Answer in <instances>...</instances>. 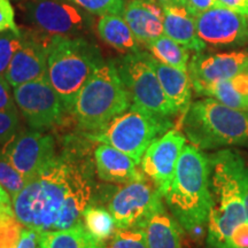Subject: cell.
Here are the masks:
<instances>
[{"mask_svg": "<svg viewBox=\"0 0 248 248\" xmlns=\"http://www.w3.org/2000/svg\"><path fill=\"white\" fill-rule=\"evenodd\" d=\"M88 141L82 133L64 137L62 151L12 200L15 216L24 228L54 231L82 222L83 213L97 195V173Z\"/></svg>", "mask_w": 248, "mask_h": 248, "instance_id": "cell-1", "label": "cell"}, {"mask_svg": "<svg viewBox=\"0 0 248 248\" xmlns=\"http://www.w3.org/2000/svg\"><path fill=\"white\" fill-rule=\"evenodd\" d=\"M208 157L213 207L207 224V243L209 248H232V233L247 221L248 166L234 150L217 151Z\"/></svg>", "mask_w": 248, "mask_h": 248, "instance_id": "cell-2", "label": "cell"}, {"mask_svg": "<svg viewBox=\"0 0 248 248\" xmlns=\"http://www.w3.org/2000/svg\"><path fill=\"white\" fill-rule=\"evenodd\" d=\"M164 199L182 228L194 239H201L213 207L208 155L185 144Z\"/></svg>", "mask_w": 248, "mask_h": 248, "instance_id": "cell-3", "label": "cell"}, {"mask_svg": "<svg viewBox=\"0 0 248 248\" xmlns=\"http://www.w3.org/2000/svg\"><path fill=\"white\" fill-rule=\"evenodd\" d=\"M182 130L186 139L201 151L247 146L248 111L206 98L191 104L183 117Z\"/></svg>", "mask_w": 248, "mask_h": 248, "instance_id": "cell-4", "label": "cell"}, {"mask_svg": "<svg viewBox=\"0 0 248 248\" xmlns=\"http://www.w3.org/2000/svg\"><path fill=\"white\" fill-rule=\"evenodd\" d=\"M132 105L114 61H104L77 94L71 116L79 132L100 131Z\"/></svg>", "mask_w": 248, "mask_h": 248, "instance_id": "cell-5", "label": "cell"}, {"mask_svg": "<svg viewBox=\"0 0 248 248\" xmlns=\"http://www.w3.org/2000/svg\"><path fill=\"white\" fill-rule=\"evenodd\" d=\"M102 62L100 49L84 37H53L47 78L69 114L77 94Z\"/></svg>", "mask_w": 248, "mask_h": 248, "instance_id": "cell-6", "label": "cell"}, {"mask_svg": "<svg viewBox=\"0 0 248 248\" xmlns=\"http://www.w3.org/2000/svg\"><path fill=\"white\" fill-rule=\"evenodd\" d=\"M172 129L168 117L153 115L131 105L128 110L116 116L100 131L82 133L93 142H102L117 148L140 164L142 155L151 144Z\"/></svg>", "mask_w": 248, "mask_h": 248, "instance_id": "cell-7", "label": "cell"}, {"mask_svg": "<svg viewBox=\"0 0 248 248\" xmlns=\"http://www.w3.org/2000/svg\"><path fill=\"white\" fill-rule=\"evenodd\" d=\"M114 62L132 105L156 116L171 119L177 115V110L167 98L156 73L148 63L145 52L124 54Z\"/></svg>", "mask_w": 248, "mask_h": 248, "instance_id": "cell-8", "label": "cell"}, {"mask_svg": "<svg viewBox=\"0 0 248 248\" xmlns=\"http://www.w3.org/2000/svg\"><path fill=\"white\" fill-rule=\"evenodd\" d=\"M163 195L150 178L144 177L116 187L107 200V209L117 229H142L164 208Z\"/></svg>", "mask_w": 248, "mask_h": 248, "instance_id": "cell-9", "label": "cell"}, {"mask_svg": "<svg viewBox=\"0 0 248 248\" xmlns=\"http://www.w3.org/2000/svg\"><path fill=\"white\" fill-rule=\"evenodd\" d=\"M15 104L30 129L47 131L58 128L69 114L47 76L13 89Z\"/></svg>", "mask_w": 248, "mask_h": 248, "instance_id": "cell-10", "label": "cell"}, {"mask_svg": "<svg viewBox=\"0 0 248 248\" xmlns=\"http://www.w3.org/2000/svg\"><path fill=\"white\" fill-rule=\"evenodd\" d=\"M28 12L40 32L49 37H82L92 24L90 13L68 0H35Z\"/></svg>", "mask_w": 248, "mask_h": 248, "instance_id": "cell-11", "label": "cell"}, {"mask_svg": "<svg viewBox=\"0 0 248 248\" xmlns=\"http://www.w3.org/2000/svg\"><path fill=\"white\" fill-rule=\"evenodd\" d=\"M0 153L13 164L26 182H29L55 156L58 144L51 133L21 129L0 150Z\"/></svg>", "mask_w": 248, "mask_h": 248, "instance_id": "cell-12", "label": "cell"}, {"mask_svg": "<svg viewBox=\"0 0 248 248\" xmlns=\"http://www.w3.org/2000/svg\"><path fill=\"white\" fill-rule=\"evenodd\" d=\"M186 137L177 129H170L151 144L140 161V169L150 178L163 198L168 193L175 176L178 159Z\"/></svg>", "mask_w": 248, "mask_h": 248, "instance_id": "cell-13", "label": "cell"}, {"mask_svg": "<svg viewBox=\"0 0 248 248\" xmlns=\"http://www.w3.org/2000/svg\"><path fill=\"white\" fill-rule=\"evenodd\" d=\"M22 44L12 59L5 77L12 88L47 76V59L53 37L40 31L22 32Z\"/></svg>", "mask_w": 248, "mask_h": 248, "instance_id": "cell-14", "label": "cell"}, {"mask_svg": "<svg viewBox=\"0 0 248 248\" xmlns=\"http://www.w3.org/2000/svg\"><path fill=\"white\" fill-rule=\"evenodd\" d=\"M200 39L213 46L241 44L248 39V16L222 6H214L195 16Z\"/></svg>", "mask_w": 248, "mask_h": 248, "instance_id": "cell-15", "label": "cell"}, {"mask_svg": "<svg viewBox=\"0 0 248 248\" xmlns=\"http://www.w3.org/2000/svg\"><path fill=\"white\" fill-rule=\"evenodd\" d=\"M248 68V51L226 53H195L188 63L192 88L194 91L210 83L229 79Z\"/></svg>", "mask_w": 248, "mask_h": 248, "instance_id": "cell-16", "label": "cell"}, {"mask_svg": "<svg viewBox=\"0 0 248 248\" xmlns=\"http://www.w3.org/2000/svg\"><path fill=\"white\" fill-rule=\"evenodd\" d=\"M157 1L163 8L164 35L195 53L202 52L206 48V43L198 35L195 16L188 11L183 0Z\"/></svg>", "mask_w": 248, "mask_h": 248, "instance_id": "cell-17", "label": "cell"}, {"mask_svg": "<svg viewBox=\"0 0 248 248\" xmlns=\"http://www.w3.org/2000/svg\"><path fill=\"white\" fill-rule=\"evenodd\" d=\"M95 173L102 182L111 184H128L145 176L132 157L107 144H100L93 152Z\"/></svg>", "mask_w": 248, "mask_h": 248, "instance_id": "cell-18", "label": "cell"}, {"mask_svg": "<svg viewBox=\"0 0 248 248\" xmlns=\"http://www.w3.org/2000/svg\"><path fill=\"white\" fill-rule=\"evenodd\" d=\"M122 15L142 45L146 46L164 33L163 8L157 0H130Z\"/></svg>", "mask_w": 248, "mask_h": 248, "instance_id": "cell-19", "label": "cell"}, {"mask_svg": "<svg viewBox=\"0 0 248 248\" xmlns=\"http://www.w3.org/2000/svg\"><path fill=\"white\" fill-rule=\"evenodd\" d=\"M146 58L148 63L156 73L167 98L177 113L184 115L191 106L192 82L188 73L164 64L156 60L152 54L146 53Z\"/></svg>", "mask_w": 248, "mask_h": 248, "instance_id": "cell-20", "label": "cell"}, {"mask_svg": "<svg viewBox=\"0 0 248 248\" xmlns=\"http://www.w3.org/2000/svg\"><path fill=\"white\" fill-rule=\"evenodd\" d=\"M97 29L100 38L120 53L130 54L140 51V43L122 14L102 15L98 21Z\"/></svg>", "mask_w": 248, "mask_h": 248, "instance_id": "cell-21", "label": "cell"}, {"mask_svg": "<svg viewBox=\"0 0 248 248\" xmlns=\"http://www.w3.org/2000/svg\"><path fill=\"white\" fill-rule=\"evenodd\" d=\"M142 230L148 248H182L183 228L166 209L156 213L148 219Z\"/></svg>", "mask_w": 248, "mask_h": 248, "instance_id": "cell-22", "label": "cell"}, {"mask_svg": "<svg viewBox=\"0 0 248 248\" xmlns=\"http://www.w3.org/2000/svg\"><path fill=\"white\" fill-rule=\"evenodd\" d=\"M40 248H104V243L95 239L79 222L62 230L39 232Z\"/></svg>", "mask_w": 248, "mask_h": 248, "instance_id": "cell-23", "label": "cell"}, {"mask_svg": "<svg viewBox=\"0 0 248 248\" xmlns=\"http://www.w3.org/2000/svg\"><path fill=\"white\" fill-rule=\"evenodd\" d=\"M146 47L150 53L162 63L184 71L188 70V60H190L188 51L190 49L178 44L177 42L169 38L164 33L159 38L148 43Z\"/></svg>", "mask_w": 248, "mask_h": 248, "instance_id": "cell-24", "label": "cell"}, {"mask_svg": "<svg viewBox=\"0 0 248 248\" xmlns=\"http://www.w3.org/2000/svg\"><path fill=\"white\" fill-rule=\"evenodd\" d=\"M82 219L86 230L101 243L109 239L116 230L115 222L109 210L98 204H90L83 213Z\"/></svg>", "mask_w": 248, "mask_h": 248, "instance_id": "cell-25", "label": "cell"}, {"mask_svg": "<svg viewBox=\"0 0 248 248\" xmlns=\"http://www.w3.org/2000/svg\"><path fill=\"white\" fill-rule=\"evenodd\" d=\"M195 92L199 95L215 99L228 107L248 111V98H245L239 92L235 91L230 78L210 83V84L197 90Z\"/></svg>", "mask_w": 248, "mask_h": 248, "instance_id": "cell-26", "label": "cell"}, {"mask_svg": "<svg viewBox=\"0 0 248 248\" xmlns=\"http://www.w3.org/2000/svg\"><path fill=\"white\" fill-rule=\"evenodd\" d=\"M23 229L15 216L13 206L0 209V248H16Z\"/></svg>", "mask_w": 248, "mask_h": 248, "instance_id": "cell-27", "label": "cell"}, {"mask_svg": "<svg viewBox=\"0 0 248 248\" xmlns=\"http://www.w3.org/2000/svg\"><path fill=\"white\" fill-rule=\"evenodd\" d=\"M104 248H148L142 229H117L109 239L104 243Z\"/></svg>", "mask_w": 248, "mask_h": 248, "instance_id": "cell-28", "label": "cell"}, {"mask_svg": "<svg viewBox=\"0 0 248 248\" xmlns=\"http://www.w3.org/2000/svg\"><path fill=\"white\" fill-rule=\"evenodd\" d=\"M27 184L26 179L14 168L13 164L0 153V186L13 200Z\"/></svg>", "mask_w": 248, "mask_h": 248, "instance_id": "cell-29", "label": "cell"}, {"mask_svg": "<svg viewBox=\"0 0 248 248\" xmlns=\"http://www.w3.org/2000/svg\"><path fill=\"white\" fill-rule=\"evenodd\" d=\"M22 32L7 30L0 33V75H5L12 59L22 44Z\"/></svg>", "mask_w": 248, "mask_h": 248, "instance_id": "cell-30", "label": "cell"}, {"mask_svg": "<svg viewBox=\"0 0 248 248\" xmlns=\"http://www.w3.org/2000/svg\"><path fill=\"white\" fill-rule=\"evenodd\" d=\"M92 15L123 14L126 0H68Z\"/></svg>", "mask_w": 248, "mask_h": 248, "instance_id": "cell-31", "label": "cell"}, {"mask_svg": "<svg viewBox=\"0 0 248 248\" xmlns=\"http://www.w3.org/2000/svg\"><path fill=\"white\" fill-rule=\"evenodd\" d=\"M21 128L18 109L0 110V150L14 137Z\"/></svg>", "mask_w": 248, "mask_h": 248, "instance_id": "cell-32", "label": "cell"}, {"mask_svg": "<svg viewBox=\"0 0 248 248\" xmlns=\"http://www.w3.org/2000/svg\"><path fill=\"white\" fill-rule=\"evenodd\" d=\"M7 30L21 32L15 22V12L11 0H0V33Z\"/></svg>", "mask_w": 248, "mask_h": 248, "instance_id": "cell-33", "label": "cell"}, {"mask_svg": "<svg viewBox=\"0 0 248 248\" xmlns=\"http://www.w3.org/2000/svg\"><path fill=\"white\" fill-rule=\"evenodd\" d=\"M5 75H0V110H16L14 94Z\"/></svg>", "mask_w": 248, "mask_h": 248, "instance_id": "cell-34", "label": "cell"}, {"mask_svg": "<svg viewBox=\"0 0 248 248\" xmlns=\"http://www.w3.org/2000/svg\"><path fill=\"white\" fill-rule=\"evenodd\" d=\"M232 248H248V221L235 228L231 237Z\"/></svg>", "mask_w": 248, "mask_h": 248, "instance_id": "cell-35", "label": "cell"}, {"mask_svg": "<svg viewBox=\"0 0 248 248\" xmlns=\"http://www.w3.org/2000/svg\"><path fill=\"white\" fill-rule=\"evenodd\" d=\"M183 2L194 16L216 6V0H183Z\"/></svg>", "mask_w": 248, "mask_h": 248, "instance_id": "cell-36", "label": "cell"}, {"mask_svg": "<svg viewBox=\"0 0 248 248\" xmlns=\"http://www.w3.org/2000/svg\"><path fill=\"white\" fill-rule=\"evenodd\" d=\"M38 235L39 232H37L36 230L24 228L20 243L17 244L16 248H39Z\"/></svg>", "mask_w": 248, "mask_h": 248, "instance_id": "cell-37", "label": "cell"}, {"mask_svg": "<svg viewBox=\"0 0 248 248\" xmlns=\"http://www.w3.org/2000/svg\"><path fill=\"white\" fill-rule=\"evenodd\" d=\"M216 5L248 16V0H216Z\"/></svg>", "mask_w": 248, "mask_h": 248, "instance_id": "cell-38", "label": "cell"}, {"mask_svg": "<svg viewBox=\"0 0 248 248\" xmlns=\"http://www.w3.org/2000/svg\"><path fill=\"white\" fill-rule=\"evenodd\" d=\"M9 206H12L11 197H9L7 192L0 186V208H2V207H9Z\"/></svg>", "mask_w": 248, "mask_h": 248, "instance_id": "cell-39", "label": "cell"}, {"mask_svg": "<svg viewBox=\"0 0 248 248\" xmlns=\"http://www.w3.org/2000/svg\"><path fill=\"white\" fill-rule=\"evenodd\" d=\"M245 206H246V216H247V221H248V194L246 197V201H245Z\"/></svg>", "mask_w": 248, "mask_h": 248, "instance_id": "cell-40", "label": "cell"}, {"mask_svg": "<svg viewBox=\"0 0 248 248\" xmlns=\"http://www.w3.org/2000/svg\"><path fill=\"white\" fill-rule=\"evenodd\" d=\"M9 207H12V206H9ZM2 208H6V207H2ZM2 208H0V209H2Z\"/></svg>", "mask_w": 248, "mask_h": 248, "instance_id": "cell-41", "label": "cell"}, {"mask_svg": "<svg viewBox=\"0 0 248 248\" xmlns=\"http://www.w3.org/2000/svg\"><path fill=\"white\" fill-rule=\"evenodd\" d=\"M39 248H40V247H39Z\"/></svg>", "mask_w": 248, "mask_h": 248, "instance_id": "cell-42", "label": "cell"}]
</instances>
